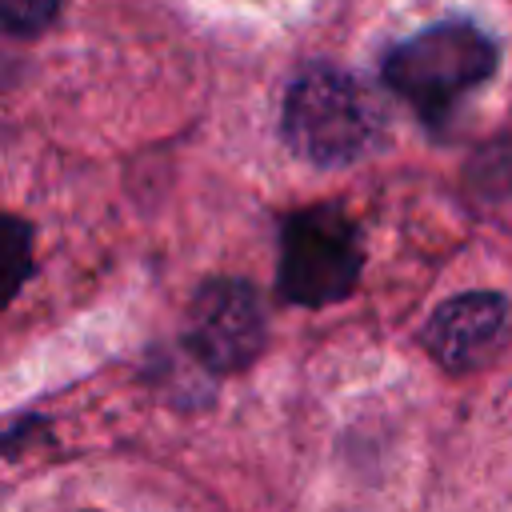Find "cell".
Listing matches in <instances>:
<instances>
[{
    "instance_id": "6da1fadb",
    "label": "cell",
    "mask_w": 512,
    "mask_h": 512,
    "mask_svg": "<svg viewBox=\"0 0 512 512\" xmlns=\"http://www.w3.org/2000/svg\"><path fill=\"white\" fill-rule=\"evenodd\" d=\"M284 140L312 164H348L380 132L376 96L332 64H308L284 92L280 108Z\"/></svg>"
},
{
    "instance_id": "7a4b0ae2",
    "label": "cell",
    "mask_w": 512,
    "mask_h": 512,
    "mask_svg": "<svg viewBox=\"0 0 512 512\" xmlns=\"http://www.w3.org/2000/svg\"><path fill=\"white\" fill-rule=\"evenodd\" d=\"M384 84L424 116H444L496 72V44L464 20L432 24L384 52Z\"/></svg>"
},
{
    "instance_id": "3957f363",
    "label": "cell",
    "mask_w": 512,
    "mask_h": 512,
    "mask_svg": "<svg viewBox=\"0 0 512 512\" xmlns=\"http://www.w3.org/2000/svg\"><path fill=\"white\" fill-rule=\"evenodd\" d=\"M360 280L356 224L336 208H304L284 220L280 236V292L292 304L344 300Z\"/></svg>"
},
{
    "instance_id": "277c9868",
    "label": "cell",
    "mask_w": 512,
    "mask_h": 512,
    "mask_svg": "<svg viewBox=\"0 0 512 512\" xmlns=\"http://www.w3.org/2000/svg\"><path fill=\"white\" fill-rule=\"evenodd\" d=\"M264 344L260 300L244 280H208L188 312V348L212 372L244 368Z\"/></svg>"
},
{
    "instance_id": "5b68a950",
    "label": "cell",
    "mask_w": 512,
    "mask_h": 512,
    "mask_svg": "<svg viewBox=\"0 0 512 512\" xmlns=\"http://www.w3.org/2000/svg\"><path fill=\"white\" fill-rule=\"evenodd\" d=\"M504 340H508V304L496 292L452 296L424 324L428 352L452 372L480 368L504 348Z\"/></svg>"
},
{
    "instance_id": "8992f818",
    "label": "cell",
    "mask_w": 512,
    "mask_h": 512,
    "mask_svg": "<svg viewBox=\"0 0 512 512\" xmlns=\"http://www.w3.org/2000/svg\"><path fill=\"white\" fill-rule=\"evenodd\" d=\"M60 12V0H0L4 28L12 36H36L44 32Z\"/></svg>"
}]
</instances>
